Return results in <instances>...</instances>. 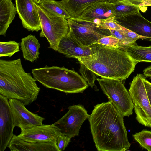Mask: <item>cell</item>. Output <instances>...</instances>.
I'll return each instance as SVG.
<instances>
[{
	"instance_id": "29",
	"label": "cell",
	"mask_w": 151,
	"mask_h": 151,
	"mask_svg": "<svg viewBox=\"0 0 151 151\" xmlns=\"http://www.w3.org/2000/svg\"><path fill=\"white\" fill-rule=\"evenodd\" d=\"M71 138L70 137L62 134L58 136L56 140V145L59 151L65 149Z\"/></svg>"
},
{
	"instance_id": "23",
	"label": "cell",
	"mask_w": 151,
	"mask_h": 151,
	"mask_svg": "<svg viewBox=\"0 0 151 151\" xmlns=\"http://www.w3.org/2000/svg\"><path fill=\"white\" fill-rule=\"evenodd\" d=\"M39 4L47 11L56 15L67 20L72 18L68 12L61 5L60 1L41 0Z\"/></svg>"
},
{
	"instance_id": "25",
	"label": "cell",
	"mask_w": 151,
	"mask_h": 151,
	"mask_svg": "<svg viewBox=\"0 0 151 151\" xmlns=\"http://www.w3.org/2000/svg\"><path fill=\"white\" fill-rule=\"evenodd\" d=\"M132 136L142 147L151 151V131L143 130L136 133Z\"/></svg>"
},
{
	"instance_id": "15",
	"label": "cell",
	"mask_w": 151,
	"mask_h": 151,
	"mask_svg": "<svg viewBox=\"0 0 151 151\" xmlns=\"http://www.w3.org/2000/svg\"><path fill=\"white\" fill-rule=\"evenodd\" d=\"M121 26L151 41V22L140 14L127 16L114 19Z\"/></svg>"
},
{
	"instance_id": "34",
	"label": "cell",
	"mask_w": 151,
	"mask_h": 151,
	"mask_svg": "<svg viewBox=\"0 0 151 151\" xmlns=\"http://www.w3.org/2000/svg\"><path fill=\"white\" fill-rule=\"evenodd\" d=\"M143 6H151V0H140Z\"/></svg>"
},
{
	"instance_id": "4",
	"label": "cell",
	"mask_w": 151,
	"mask_h": 151,
	"mask_svg": "<svg viewBox=\"0 0 151 151\" xmlns=\"http://www.w3.org/2000/svg\"><path fill=\"white\" fill-rule=\"evenodd\" d=\"M31 72L36 80L46 88L66 93H83L88 87L82 76L64 67L46 66L32 69Z\"/></svg>"
},
{
	"instance_id": "5",
	"label": "cell",
	"mask_w": 151,
	"mask_h": 151,
	"mask_svg": "<svg viewBox=\"0 0 151 151\" xmlns=\"http://www.w3.org/2000/svg\"><path fill=\"white\" fill-rule=\"evenodd\" d=\"M36 5L42 28L40 36L46 38L49 48L58 51L61 40L69 30L67 20L51 13L39 4Z\"/></svg>"
},
{
	"instance_id": "16",
	"label": "cell",
	"mask_w": 151,
	"mask_h": 151,
	"mask_svg": "<svg viewBox=\"0 0 151 151\" xmlns=\"http://www.w3.org/2000/svg\"><path fill=\"white\" fill-rule=\"evenodd\" d=\"M57 51L69 58H75L91 54L90 46H85L79 42L70 30L61 40Z\"/></svg>"
},
{
	"instance_id": "35",
	"label": "cell",
	"mask_w": 151,
	"mask_h": 151,
	"mask_svg": "<svg viewBox=\"0 0 151 151\" xmlns=\"http://www.w3.org/2000/svg\"><path fill=\"white\" fill-rule=\"evenodd\" d=\"M36 3L39 4L41 0H34Z\"/></svg>"
},
{
	"instance_id": "26",
	"label": "cell",
	"mask_w": 151,
	"mask_h": 151,
	"mask_svg": "<svg viewBox=\"0 0 151 151\" xmlns=\"http://www.w3.org/2000/svg\"><path fill=\"white\" fill-rule=\"evenodd\" d=\"M96 43L110 47L119 48L125 51L129 47L124 42L111 35L102 37L99 39Z\"/></svg>"
},
{
	"instance_id": "9",
	"label": "cell",
	"mask_w": 151,
	"mask_h": 151,
	"mask_svg": "<svg viewBox=\"0 0 151 151\" xmlns=\"http://www.w3.org/2000/svg\"><path fill=\"white\" fill-rule=\"evenodd\" d=\"M69 30L79 42L87 46L96 43L101 38L106 36L98 31L96 26L89 22L70 18L67 19Z\"/></svg>"
},
{
	"instance_id": "30",
	"label": "cell",
	"mask_w": 151,
	"mask_h": 151,
	"mask_svg": "<svg viewBox=\"0 0 151 151\" xmlns=\"http://www.w3.org/2000/svg\"><path fill=\"white\" fill-rule=\"evenodd\" d=\"M110 35H111L125 42L129 47L136 44L127 38L120 30H109Z\"/></svg>"
},
{
	"instance_id": "1",
	"label": "cell",
	"mask_w": 151,
	"mask_h": 151,
	"mask_svg": "<svg viewBox=\"0 0 151 151\" xmlns=\"http://www.w3.org/2000/svg\"><path fill=\"white\" fill-rule=\"evenodd\" d=\"M123 116L111 101L94 106L88 119L94 142L98 151H125L131 144Z\"/></svg>"
},
{
	"instance_id": "20",
	"label": "cell",
	"mask_w": 151,
	"mask_h": 151,
	"mask_svg": "<svg viewBox=\"0 0 151 151\" xmlns=\"http://www.w3.org/2000/svg\"><path fill=\"white\" fill-rule=\"evenodd\" d=\"M106 0H61V5L72 18H78L93 4Z\"/></svg>"
},
{
	"instance_id": "14",
	"label": "cell",
	"mask_w": 151,
	"mask_h": 151,
	"mask_svg": "<svg viewBox=\"0 0 151 151\" xmlns=\"http://www.w3.org/2000/svg\"><path fill=\"white\" fill-rule=\"evenodd\" d=\"M114 4L107 1L95 3L88 7L78 19L91 23L98 29L104 20L111 18H114Z\"/></svg>"
},
{
	"instance_id": "2",
	"label": "cell",
	"mask_w": 151,
	"mask_h": 151,
	"mask_svg": "<svg viewBox=\"0 0 151 151\" xmlns=\"http://www.w3.org/2000/svg\"><path fill=\"white\" fill-rule=\"evenodd\" d=\"M90 46L91 55L75 58L101 78L122 81L134 71L137 63L126 51L98 43Z\"/></svg>"
},
{
	"instance_id": "31",
	"label": "cell",
	"mask_w": 151,
	"mask_h": 151,
	"mask_svg": "<svg viewBox=\"0 0 151 151\" xmlns=\"http://www.w3.org/2000/svg\"><path fill=\"white\" fill-rule=\"evenodd\" d=\"M120 31L126 37L134 43H136V41L139 39L145 40L144 37L124 27Z\"/></svg>"
},
{
	"instance_id": "8",
	"label": "cell",
	"mask_w": 151,
	"mask_h": 151,
	"mask_svg": "<svg viewBox=\"0 0 151 151\" xmlns=\"http://www.w3.org/2000/svg\"><path fill=\"white\" fill-rule=\"evenodd\" d=\"M68 109V111L53 124L60 129L62 134L72 138L79 135L82 124L90 115L81 105L70 106Z\"/></svg>"
},
{
	"instance_id": "24",
	"label": "cell",
	"mask_w": 151,
	"mask_h": 151,
	"mask_svg": "<svg viewBox=\"0 0 151 151\" xmlns=\"http://www.w3.org/2000/svg\"><path fill=\"white\" fill-rule=\"evenodd\" d=\"M20 43L15 41L0 42V57H10L19 51Z\"/></svg>"
},
{
	"instance_id": "28",
	"label": "cell",
	"mask_w": 151,
	"mask_h": 151,
	"mask_svg": "<svg viewBox=\"0 0 151 151\" xmlns=\"http://www.w3.org/2000/svg\"><path fill=\"white\" fill-rule=\"evenodd\" d=\"M114 18H109L103 21L98 29L106 30H121L123 27L116 22Z\"/></svg>"
},
{
	"instance_id": "3",
	"label": "cell",
	"mask_w": 151,
	"mask_h": 151,
	"mask_svg": "<svg viewBox=\"0 0 151 151\" xmlns=\"http://www.w3.org/2000/svg\"><path fill=\"white\" fill-rule=\"evenodd\" d=\"M36 81L25 71L20 58L0 60V94L29 105L36 100L40 90Z\"/></svg>"
},
{
	"instance_id": "10",
	"label": "cell",
	"mask_w": 151,
	"mask_h": 151,
	"mask_svg": "<svg viewBox=\"0 0 151 151\" xmlns=\"http://www.w3.org/2000/svg\"><path fill=\"white\" fill-rule=\"evenodd\" d=\"M18 136L23 140L31 142L56 143L58 136L62 134L56 125L43 124L25 129H21Z\"/></svg>"
},
{
	"instance_id": "12",
	"label": "cell",
	"mask_w": 151,
	"mask_h": 151,
	"mask_svg": "<svg viewBox=\"0 0 151 151\" xmlns=\"http://www.w3.org/2000/svg\"><path fill=\"white\" fill-rule=\"evenodd\" d=\"M15 127L9 99L0 94V151L8 147Z\"/></svg>"
},
{
	"instance_id": "6",
	"label": "cell",
	"mask_w": 151,
	"mask_h": 151,
	"mask_svg": "<svg viewBox=\"0 0 151 151\" xmlns=\"http://www.w3.org/2000/svg\"><path fill=\"white\" fill-rule=\"evenodd\" d=\"M103 93L108 97L123 117L129 116L134 108L132 100L122 81L116 79L97 78Z\"/></svg>"
},
{
	"instance_id": "13",
	"label": "cell",
	"mask_w": 151,
	"mask_h": 151,
	"mask_svg": "<svg viewBox=\"0 0 151 151\" xmlns=\"http://www.w3.org/2000/svg\"><path fill=\"white\" fill-rule=\"evenodd\" d=\"M17 12L24 28L29 31L41 30L36 2L34 0H15Z\"/></svg>"
},
{
	"instance_id": "11",
	"label": "cell",
	"mask_w": 151,
	"mask_h": 151,
	"mask_svg": "<svg viewBox=\"0 0 151 151\" xmlns=\"http://www.w3.org/2000/svg\"><path fill=\"white\" fill-rule=\"evenodd\" d=\"M9 101L15 127L25 129L42 124L44 118L29 111L20 101L9 99Z\"/></svg>"
},
{
	"instance_id": "27",
	"label": "cell",
	"mask_w": 151,
	"mask_h": 151,
	"mask_svg": "<svg viewBox=\"0 0 151 151\" xmlns=\"http://www.w3.org/2000/svg\"><path fill=\"white\" fill-rule=\"evenodd\" d=\"M79 71L83 78L92 88L95 85L94 82L96 78L98 76L94 73L87 68L83 64L80 63Z\"/></svg>"
},
{
	"instance_id": "21",
	"label": "cell",
	"mask_w": 151,
	"mask_h": 151,
	"mask_svg": "<svg viewBox=\"0 0 151 151\" xmlns=\"http://www.w3.org/2000/svg\"><path fill=\"white\" fill-rule=\"evenodd\" d=\"M115 16L114 19L124 17L140 14V7L124 0L114 3Z\"/></svg>"
},
{
	"instance_id": "17",
	"label": "cell",
	"mask_w": 151,
	"mask_h": 151,
	"mask_svg": "<svg viewBox=\"0 0 151 151\" xmlns=\"http://www.w3.org/2000/svg\"><path fill=\"white\" fill-rule=\"evenodd\" d=\"M7 147L11 151H59L56 143L28 142L14 134Z\"/></svg>"
},
{
	"instance_id": "33",
	"label": "cell",
	"mask_w": 151,
	"mask_h": 151,
	"mask_svg": "<svg viewBox=\"0 0 151 151\" xmlns=\"http://www.w3.org/2000/svg\"><path fill=\"white\" fill-rule=\"evenodd\" d=\"M143 74L145 76L151 78V65L143 70Z\"/></svg>"
},
{
	"instance_id": "22",
	"label": "cell",
	"mask_w": 151,
	"mask_h": 151,
	"mask_svg": "<svg viewBox=\"0 0 151 151\" xmlns=\"http://www.w3.org/2000/svg\"><path fill=\"white\" fill-rule=\"evenodd\" d=\"M126 52L137 63L140 62H151V46H139L136 44L132 45Z\"/></svg>"
},
{
	"instance_id": "19",
	"label": "cell",
	"mask_w": 151,
	"mask_h": 151,
	"mask_svg": "<svg viewBox=\"0 0 151 151\" xmlns=\"http://www.w3.org/2000/svg\"><path fill=\"white\" fill-rule=\"evenodd\" d=\"M20 44L23 57L25 60L33 62L39 58L40 44L35 36L30 34L22 38Z\"/></svg>"
},
{
	"instance_id": "7",
	"label": "cell",
	"mask_w": 151,
	"mask_h": 151,
	"mask_svg": "<svg viewBox=\"0 0 151 151\" xmlns=\"http://www.w3.org/2000/svg\"><path fill=\"white\" fill-rule=\"evenodd\" d=\"M140 74L134 76L129 92L134 104L136 119L140 124L151 128V106Z\"/></svg>"
},
{
	"instance_id": "32",
	"label": "cell",
	"mask_w": 151,
	"mask_h": 151,
	"mask_svg": "<svg viewBox=\"0 0 151 151\" xmlns=\"http://www.w3.org/2000/svg\"><path fill=\"white\" fill-rule=\"evenodd\" d=\"M147 95L151 106V83L147 80L145 77L143 79Z\"/></svg>"
},
{
	"instance_id": "18",
	"label": "cell",
	"mask_w": 151,
	"mask_h": 151,
	"mask_svg": "<svg viewBox=\"0 0 151 151\" xmlns=\"http://www.w3.org/2000/svg\"><path fill=\"white\" fill-rule=\"evenodd\" d=\"M12 0H0V35L5 36L17 12Z\"/></svg>"
}]
</instances>
